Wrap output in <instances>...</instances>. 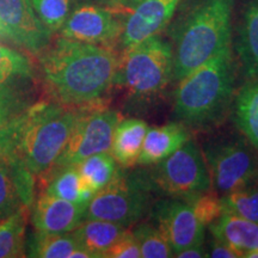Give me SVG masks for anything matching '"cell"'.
<instances>
[{
	"mask_svg": "<svg viewBox=\"0 0 258 258\" xmlns=\"http://www.w3.org/2000/svg\"><path fill=\"white\" fill-rule=\"evenodd\" d=\"M118 60L112 47L62 36L38 55L41 78L50 98L73 108L103 103L115 85Z\"/></svg>",
	"mask_w": 258,
	"mask_h": 258,
	"instance_id": "1",
	"label": "cell"
},
{
	"mask_svg": "<svg viewBox=\"0 0 258 258\" xmlns=\"http://www.w3.org/2000/svg\"><path fill=\"white\" fill-rule=\"evenodd\" d=\"M79 115V108L55 101H38L11 123L2 156L23 164L43 177L62 153Z\"/></svg>",
	"mask_w": 258,
	"mask_h": 258,
	"instance_id": "2",
	"label": "cell"
},
{
	"mask_svg": "<svg viewBox=\"0 0 258 258\" xmlns=\"http://www.w3.org/2000/svg\"><path fill=\"white\" fill-rule=\"evenodd\" d=\"M235 0H189L171 31L172 80L232 48Z\"/></svg>",
	"mask_w": 258,
	"mask_h": 258,
	"instance_id": "3",
	"label": "cell"
},
{
	"mask_svg": "<svg viewBox=\"0 0 258 258\" xmlns=\"http://www.w3.org/2000/svg\"><path fill=\"white\" fill-rule=\"evenodd\" d=\"M238 64L233 49L222 50L177 82L173 114L191 128L218 124L234 101Z\"/></svg>",
	"mask_w": 258,
	"mask_h": 258,
	"instance_id": "4",
	"label": "cell"
},
{
	"mask_svg": "<svg viewBox=\"0 0 258 258\" xmlns=\"http://www.w3.org/2000/svg\"><path fill=\"white\" fill-rule=\"evenodd\" d=\"M172 46L156 35L123 50L115 85L124 88L137 98H146L165 89L172 80Z\"/></svg>",
	"mask_w": 258,
	"mask_h": 258,
	"instance_id": "5",
	"label": "cell"
},
{
	"mask_svg": "<svg viewBox=\"0 0 258 258\" xmlns=\"http://www.w3.org/2000/svg\"><path fill=\"white\" fill-rule=\"evenodd\" d=\"M153 192L147 172L125 173L120 169L108 185L95 192L86 205L84 217L115 222L124 227L135 225L151 211Z\"/></svg>",
	"mask_w": 258,
	"mask_h": 258,
	"instance_id": "6",
	"label": "cell"
},
{
	"mask_svg": "<svg viewBox=\"0 0 258 258\" xmlns=\"http://www.w3.org/2000/svg\"><path fill=\"white\" fill-rule=\"evenodd\" d=\"M147 171L154 191L169 198L190 199L209 191L211 176L202 150L191 139Z\"/></svg>",
	"mask_w": 258,
	"mask_h": 258,
	"instance_id": "7",
	"label": "cell"
},
{
	"mask_svg": "<svg viewBox=\"0 0 258 258\" xmlns=\"http://www.w3.org/2000/svg\"><path fill=\"white\" fill-rule=\"evenodd\" d=\"M252 146L235 137H220L203 145L212 186L220 195L258 183V156Z\"/></svg>",
	"mask_w": 258,
	"mask_h": 258,
	"instance_id": "8",
	"label": "cell"
},
{
	"mask_svg": "<svg viewBox=\"0 0 258 258\" xmlns=\"http://www.w3.org/2000/svg\"><path fill=\"white\" fill-rule=\"evenodd\" d=\"M121 120L120 112L103 103L79 108L72 133L53 169L77 165L93 154L110 152L115 128Z\"/></svg>",
	"mask_w": 258,
	"mask_h": 258,
	"instance_id": "9",
	"label": "cell"
},
{
	"mask_svg": "<svg viewBox=\"0 0 258 258\" xmlns=\"http://www.w3.org/2000/svg\"><path fill=\"white\" fill-rule=\"evenodd\" d=\"M36 72L28 55L0 43V110L12 120L37 102Z\"/></svg>",
	"mask_w": 258,
	"mask_h": 258,
	"instance_id": "10",
	"label": "cell"
},
{
	"mask_svg": "<svg viewBox=\"0 0 258 258\" xmlns=\"http://www.w3.org/2000/svg\"><path fill=\"white\" fill-rule=\"evenodd\" d=\"M151 219L175 253L205 241L206 226L199 220L185 200L166 198L151 207Z\"/></svg>",
	"mask_w": 258,
	"mask_h": 258,
	"instance_id": "11",
	"label": "cell"
},
{
	"mask_svg": "<svg viewBox=\"0 0 258 258\" xmlns=\"http://www.w3.org/2000/svg\"><path fill=\"white\" fill-rule=\"evenodd\" d=\"M122 29L123 22L115 11L104 6L83 4L71 11L60 34L70 40L112 47L120 41Z\"/></svg>",
	"mask_w": 258,
	"mask_h": 258,
	"instance_id": "12",
	"label": "cell"
},
{
	"mask_svg": "<svg viewBox=\"0 0 258 258\" xmlns=\"http://www.w3.org/2000/svg\"><path fill=\"white\" fill-rule=\"evenodd\" d=\"M0 25L3 34L34 55L50 43L51 34L35 14L31 0H0Z\"/></svg>",
	"mask_w": 258,
	"mask_h": 258,
	"instance_id": "13",
	"label": "cell"
},
{
	"mask_svg": "<svg viewBox=\"0 0 258 258\" xmlns=\"http://www.w3.org/2000/svg\"><path fill=\"white\" fill-rule=\"evenodd\" d=\"M180 3L182 0H135L123 21L122 50L159 35L169 25Z\"/></svg>",
	"mask_w": 258,
	"mask_h": 258,
	"instance_id": "14",
	"label": "cell"
},
{
	"mask_svg": "<svg viewBox=\"0 0 258 258\" xmlns=\"http://www.w3.org/2000/svg\"><path fill=\"white\" fill-rule=\"evenodd\" d=\"M85 207L43 191L31 206V224L41 233H70L85 219Z\"/></svg>",
	"mask_w": 258,
	"mask_h": 258,
	"instance_id": "15",
	"label": "cell"
},
{
	"mask_svg": "<svg viewBox=\"0 0 258 258\" xmlns=\"http://www.w3.org/2000/svg\"><path fill=\"white\" fill-rule=\"evenodd\" d=\"M234 56L246 80L258 78V0H241L235 27Z\"/></svg>",
	"mask_w": 258,
	"mask_h": 258,
	"instance_id": "16",
	"label": "cell"
},
{
	"mask_svg": "<svg viewBox=\"0 0 258 258\" xmlns=\"http://www.w3.org/2000/svg\"><path fill=\"white\" fill-rule=\"evenodd\" d=\"M190 139L188 127L180 122L148 128L138 165L152 166L164 160Z\"/></svg>",
	"mask_w": 258,
	"mask_h": 258,
	"instance_id": "17",
	"label": "cell"
},
{
	"mask_svg": "<svg viewBox=\"0 0 258 258\" xmlns=\"http://www.w3.org/2000/svg\"><path fill=\"white\" fill-rule=\"evenodd\" d=\"M213 237L226 241L243 257L247 251L258 250V224L232 213H222L208 225Z\"/></svg>",
	"mask_w": 258,
	"mask_h": 258,
	"instance_id": "18",
	"label": "cell"
},
{
	"mask_svg": "<svg viewBox=\"0 0 258 258\" xmlns=\"http://www.w3.org/2000/svg\"><path fill=\"white\" fill-rule=\"evenodd\" d=\"M125 231L127 227L115 222L85 219L71 233L82 249L91 253L93 258H102Z\"/></svg>",
	"mask_w": 258,
	"mask_h": 258,
	"instance_id": "19",
	"label": "cell"
},
{
	"mask_svg": "<svg viewBox=\"0 0 258 258\" xmlns=\"http://www.w3.org/2000/svg\"><path fill=\"white\" fill-rule=\"evenodd\" d=\"M148 125L139 118H125L116 125L110 153L124 169L138 165Z\"/></svg>",
	"mask_w": 258,
	"mask_h": 258,
	"instance_id": "20",
	"label": "cell"
},
{
	"mask_svg": "<svg viewBox=\"0 0 258 258\" xmlns=\"http://www.w3.org/2000/svg\"><path fill=\"white\" fill-rule=\"evenodd\" d=\"M233 116L240 133L258 151V78L247 80L234 97Z\"/></svg>",
	"mask_w": 258,
	"mask_h": 258,
	"instance_id": "21",
	"label": "cell"
},
{
	"mask_svg": "<svg viewBox=\"0 0 258 258\" xmlns=\"http://www.w3.org/2000/svg\"><path fill=\"white\" fill-rule=\"evenodd\" d=\"M43 178L47 179L44 192L67 201L86 206L95 195L92 190L84 186L82 177L76 165L51 169L47 175L43 176Z\"/></svg>",
	"mask_w": 258,
	"mask_h": 258,
	"instance_id": "22",
	"label": "cell"
},
{
	"mask_svg": "<svg viewBox=\"0 0 258 258\" xmlns=\"http://www.w3.org/2000/svg\"><path fill=\"white\" fill-rule=\"evenodd\" d=\"M79 244L72 233L49 234L35 231L27 238L25 253L35 258H72Z\"/></svg>",
	"mask_w": 258,
	"mask_h": 258,
	"instance_id": "23",
	"label": "cell"
},
{
	"mask_svg": "<svg viewBox=\"0 0 258 258\" xmlns=\"http://www.w3.org/2000/svg\"><path fill=\"white\" fill-rule=\"evenodd\" d=\"M110 152H102L86 158L76 165L85 188L97 192L115 178L120 167Z\"/></svg>",
	"mask_w": 258,
	"mask_h": 258,
	"instance_id": "24",
	"label": "cell"
},
{
	"mask_svg": "<svg viewBox=\"0 0 258 258\" xmlns=\"http://www.w3.org/2000/svg\"><path fill=\"white\" fill-rule=\"evenodd\" d=\"M28 208L0 220V258L24 257L27 244Z\"/></svg>",
	"mask_w": 258,
	"mask_h": 258,
	"instance_id": "25",
	"label": "cell"
},
{
	"mask_svg": "<svg viewBox=\"0 0 258 258\" xmlns=\"http://www.w3.org/2000/svg\"><path fill=\"white\" fill-rule=\"evenodd\" d=\"M224 213H232L258 224V183L221 196Z\"/></svg>",
	"mask_w": 258,
	"mask_h": 258,
	"instance_id": "26",
	"label": "cell"
},
{
	"mask_svg": "<svg viewBox=\"0 0 258 258\" xmlns=\"http://www.w3.org/2000/svg\"><path fill=\"white\" fill-rule=\"evenodd\" d=\"M137 239L143 258L173 257V250L160 231L151 222H141L131 231Z\"/></svg>",
	"mask_w": 258,
	"mask_h": 258,
	"instance_id": "27",
	"label": "cell"
},
{
	"mask_svg": "<svg viewBox=\"0 0 258 258\" xmlns=\"http://www.w3.org/2000/svg\"><path fill=\"white\" fill-rule=\"evenodd\" d=\"M22 208L27 207L22 201L14 171L9 160L0 156V220Z\"/></svg>",
	"mask_w": 258,
	"mask_h": 258,
	"instance_id": "28",
	"label": "cell"
},
{
	"mask_svg": "<svg viewBox=\"0 0 258 258\" xmlns=\"http://www.w3.org/2000/svg\"><path fill=\"white\" fill-rule=\"evenodd\" d=\"M31 5L50 34L60 31L72 11V0H31Z\"/></svg>",
	"mask_w": 258,
	"mask_h": 258,
	"instance_id": "29",
	"label": "cell"
},
{
	"mask_svg": "<svg viewBox=\"0 0 258 258\" xmlns=\"http://www.w3.org/2000/svg\"><path fill=\"white\" fill-rule=\"evenodd\" d=\"M185 201L189 203L196 217L205 226H208L211 222L217 220L224 213L221 199L213 195L211 190L186 199Z\"/></svg>",
	"mask_w": 258,
	"mask_h": 258,
	"instance_id": "30",
	"label": "cell"
},
{
	"mask_svg": "<svg viewBox=\"0 0 258 258\" xmlns=\"http://www.w3.org/2000/svg\"><path fill=\"white\" fill-rule=\"evenodd\" d=\"M108 258H141L140 247L131 231H125L112 246L106 251Z\"/></svg>",
	"mask_w": 258,
	"mask_h": 258,
	"instance_id": "31",
	"label": "cell"
},
{
	"mask_svg": "<svg viewBox=\"0 0 258 258\" xmlns=\"http://www.w3.org/2000/svg\"><path fill=\"white\" fill-rule=\"evenodd\" d=\"M207 257L213 258H239L241 257L240 252L235 250L233 246L226 241L215 238L212 235L211 243L207 250Z\"/></svg>",
	"mask_w": 258,
	"mask_h": 258,
	"instance_id": "32",
	"label": "cell"
},
{
	"mask_svg": "<svg viewBox=\"0 0 258 258\" xmlns=\"http://www.w3.org/2000/svg\"><path fill=\"white\" fill-rule=\"evenodd\" d=\"M14 121L15 120H12V118L6 115L4 111L0 110V156H2L5 150L6 143H8L9 138L10 127H11V123Z\"/></svg>",
	"mask_w": 258,
	"mask_h": 258,
	"instance_id": "33",
	"label": "cell"
},
{
	"mask_svg": "<svg viewBox=\"0 0 258 258\" xmlns=\"http://www.w3.org/2000/svg\"><path fill=\"white\" fill-rule=\"evenodd\" d=\"M175 257L177 258H202L207 257V250L201 245H194V246H189L186 249L180 250L179 252L175 253Z\"/></svg>",
	"mask_w": 258,
	"mask_h": 258,
	"instance_id": "34",
	"label": "cell"
},
{
	"mask_svg": "<svg viewBox=\"0 0 258 258\" xmlns=\"http://www.w3.org/2000/svg\"><path fill=\"white\" fill-rule=\"evenodd\" d=\"M244 258H258V250H252V251H247L243 254Z\"/></svg>",
	"mask_w": 258,
	"mask_h": 258,
	"instance_id": "35",
	"label": "cell"
},
{
	"mask_svg": "<svg viewBox=\"0 0 258 258\" xmlns=\"http://www.w3.org/2000/svg\"><path fill=\"white\" fill-rule=\"evenodd\" d=\"M0 34H3V29H2V25H0Z\"/></svg>",
	"mask_w": 258,
	"mask_h": 258,
	"instance_id": "36",
	"label": "cell"
}]
</instances>
